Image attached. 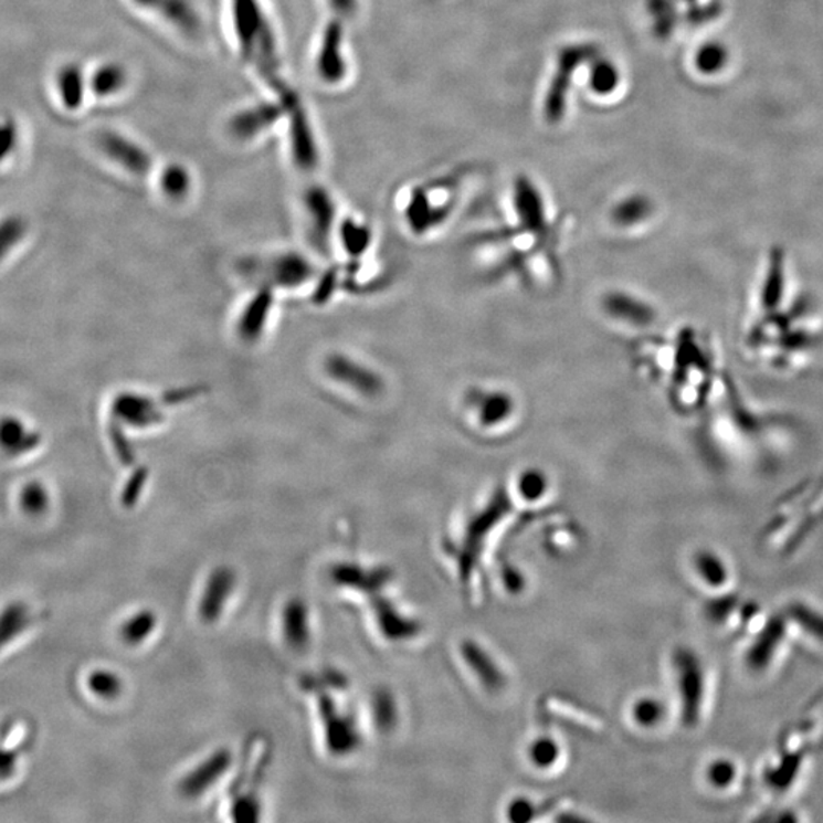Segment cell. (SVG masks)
I'll list each match as a JSON object with an SVG mask.
<instances>
[{
  "label": "cell",
  "mask_w": 823,
  "mask_h": 823,
  "mask_svg": "<svg viewBox=\"0 0 823 823\" xmlns=\"http://www.w3.org/2000/svg\"><path fill=\"white\" fill-rule=\"evenodd\" d=\"M231 10L241 57L275 94L287 110V116L303 110L298 92L293 89L283 74L276 32L260 0H231Z\"/></svg>",
  "instance_id": "1"
},
{
  "label": "cell",
  "mask_w": 823,
  "mask_h": 823,
  "mask_svg": "<svg viewBox=\"0 0 823 823\" xmlns=\"http://www.w3.org/2000/svg\"><path fill=\"white\" fill-rule=\"evenodd\" d=\"M345 23L329 19L323 31L316 54V71L329 86L342 83L347 76V60L344 55Z\"/></svg>",
  "instance_id": "2"
},
{
  "label": "cell",
  "mask_w": 823,
  "mask_h": 823,
  "mask_svg": "<svg viewBox=\"0 0 823 823\" xmlns=\"http://www.w3.org/2000/svg\"><path fill=\"white\" fill-rule=\"evenodd\" d=\"M283 118H287V110L278 99L260 103L234 115V118L229 120V131L239 140L255 139L271 130Z\"/></svg>",
  "instance_id": "3"
},
{
  "label": "cell",
  "mask_w": 823,
  "mask_h": 823,
  "mask_svg": "<svg viewBox=\"0 0 823 823\" xmlns=\"http://www.w3.org/2000/svg\"><path fill=\"white\" fill-rule=\"evenodd\" d=\"M98 146L107 158L114 160L124 170L135 176H144L150 171L151 156L146 148L140 147L135 140L126 138L116 131H103L98 136Z\"/></svg>",
  "instance_id": "4"
},
{
  "label": "cell",
  "mask_w": 823,
  "mask_h": 823,
  "mask_svg": "<svg viewBox=\"0 0 823 823\" xmlns=\"http://www.w3.org/2000/svg\"><path fill=\"white\" fill-rule=\"evenodd\" d=\"M134 2L139 8L160 15L184 34L196 35L202 30V20L190 0H134Z\"/></svg>",
  "instance_id": "5"
},
{
  "label": "cell",
  "mask_w": 823,
  "mask_h": 823,
  "mask_svg": "<svg viewBox=\"0 0 823 823\" xmlns=\"http://www.w3.org/2000/svg\"><path fill=\"white\" fill-rule=\"evenodd\" d=\"M305 212L308 217V226L315 235H328L335 220L336 207L331 196L323 187L308 188L304 197Z\"/></svg>",
  "instance_id": "6"
},
{
  "label": "cell",
  "mask_w": 823,
  "mask_h": 823,
  "mask_svg": "<svg viewBox=\"0 0 823 823\" xmlns=\"http://www.w3.org/2000/svg\"><path fill=\"white\" fill-rule=\"evenodd\" d=\"M40 441L39 433L30 432L20 423L19 420L8 419L0 420V449L10 456L23 455L38 449Z\"/></svg>",
  "instance_id": "7"
},
{
  "label": "cell",
  "mask_w": 823,
  "mask_h": 823,
  "mask_svg": "<svg viewBox=\"0 0 823 823\" xmlns=\"http://www.w3.org/2000/svg\"><path fill=\"white\" fill-rule=\"evenodd\" d=\"M59 89L64 107L67 110H76L82 107L84 94H86V78L78 64H66L59 72Z\"/></svg>",
  "instance_id": "8"
},
{
  "label": "cell",
  "mask_w": 823,
  "mask_h": 823,
  "mask_svg": "<svg viewBox=\"0 0 823 823\" xmlns=\"http://www.w3.org/2000/svg\"><path fill=\"white\" fill-rule=\"evenodd\" d=\"M128 83V72L123 64L106 63L92 75V92L99 98H108L119 94Z\"/></svg>",
  "instance_id": "9"
},
{
  "label": "cell",
  "mask_w": 823,
  "mask_h": 823,
  "mask_svg": "<svg viewBox=\"0 0 823 823\" xmlns=\"http://www.w3.org/2000/svg\"><path fill=\"white\" fill-rule=\"evenodd\" d=\"M782 285H784V252L773 249L770 255L769 271L764 288H762V304L766 310H773L781 303Z\"/></svg>",
  "instance_id": "10"
},
{
  "label": "cell",
  "mask_w": 823,
  "mask_h": 823,
  "mask_svg": "<svg viewBox=\"0 0 823 823\" xmlns=\"http://www.w3.org/2000/svg\"><path fill=\"white\" fill-rule=\"evenodd\" d=\"M608 310L614 317L630 320L637 325L650 323L653 319L652 308L625 295H612L608 300Z\"/></svg>",
  "instance_id": "11"
},
{
  "label": "cell",
  "mask_w": 823,
  "mask_h": 823,
  "mask_svg": "<svg viewBox=\"0 0 823 823\" xmlns=\"http://www.w3.org/2000/svg\"><path fill=\"white\" fill-rule=\"evenodd\" d=\"M160 188L171 199H183L191 190V176L182 165H170L160 175Z\"/></svg>",
  "instance_id": "12"
},
{
  "label": "cell",
  "mask_w": 823,
  "mask_h": 823,
  "mask_svg": "<svg viewBox=\"0 0 823 823\" xmlns=\"http://www.w3.org/2000/svg\"><path fill=\"white\" fill-rule=\"evenodd\" d=\"M28 618L27 609L23 605L14 604L0 614V648L8 644L15 634L27 627Z\"/></svg>",
  "instance_id": "13"
},
{
  "label": "cell",
  "mask_w": 823,
  "mask_h": 823,
  "mask_svg": "<svg viewBox=\"0 0 823 823\" xmlns=\"http://www.w3.org/2000/svg\"><path fill=\"white\" fill-rule=\"evenodd\" d=\"M696 568L700 577L704 578L706 583L718 588L725 583L728 578V570L716 553L704 551L698 553L696 558Z\"/></svg>",
  "instance_id": "14"
},
{
  "label": "cell",
  "mask_w": 823,
  "mask_h": 823,
  "mask_svg": "<svg viewBox=\"0 0 823 823\" xmlns=\"http://www.w3.org/2000/svg\"><path fill=\"white\" fill-rule=\"evenodd\" d=\"M728 50L718 43H708L697 52L696 64L698 71L705 74H717L728 63Z\"/></svg>",
  "instance_id": "15"
},
{
  "label": "cell",
  "mask_w": 823,
  "mask_h": 823,
  "mask_svg": "<svg viewBox=\"0 0 823 823\" xmlns=\"http://www.w3.org/2000/svg\"><path fill=\"white\" fill-rule=\"evenodd\" d=\"M27 234V223L20 217H8L0 222V260Z\"/></svg>",
  "instance_id": "16"
},
{
  "label": "cell",
  "mask_w": 823,
  "mask_h": 823,
  "mask_svg": "<svg viewBox=\"0 0 823 823\" xmlns=\"http://www.w3.org/2000/svg\"><path fill=\"white\" fill-rule=\"evenodd\" d=\"M633 718L642 728H653L664 718V706L656 698H641L633 706Z\"/></svg>",
  "instance_id": "17"
},
{
  "label": "cell",
  "mask_w": 823,
  "mask_h": 823,
  "mask_svg": "<svg viewBox=\"0 0 823 823\" xmlns=\"http://www.w3.org/2000/svg\"><path fill=\"white\" fill-rule=\"evenodd\" d=\"M232 578L228 576L226 573H219L214 578V580L211 581L210 589H208V595L204 598V614L210 618H215V614L219 613L220 608H222V602L224 598V592H229V589H231Z\"/></svg>",
  "instance_id": "18"
},
{
  "label": "cell",
  "mask_w": 823,
  "mask_h": 823,
  "mask_svg": "<svg viewBox=\"0 0 823 823\" xmlns=\"http://www.w3.org/2000/svg\"><path fill=\"white\" fill-rule=\"evenodd\" d=\"M685 665L684 696L686 706H688V708H686V713H694L697 698L698 696H700V669H698L697 662H694L690 656H686Z\"/></svg>",
  "instance_id": "19"
},
{
  "label": "cell",
  "mask_w": 823,
  "mask_h": 823,
  "mask_svg": "<svg viewBox=\"0 0 823 823\" xmlns=\"http://www.w3.org/2000/svg\"><path fill=\"white\" fill-rule=\"evenodd\" d=\"M285 630L288 633V640L295 645L305 642V612L303 605H291L285 613Z\"/></svg>",
  "instance_id": "20"
},
{
  "label": "cell",
  "mask_w": 823,
  "mask_h": 823,
  "mask_svg": "<svg viewBox=\"0 0 823 823\" xmlns=\"http://www.w3.org/2000/svg\"><path fill=\"white\" fill-rule=\"evenodd\" d=\"M22 505L25 511L31 514H40L45 511L48 507V493L46 489L40 484L28 485L22 493Z\"/></svg>",
  "instance_id": "21"
},
{
  "label": "cell",
  "mask_w": 823,
  "mask_h": 823,
  "mask_svg": "<svg viewBox=\"0 0 823 823\" xmlns=\"http://www.w3.org/2000/svg\"><path fill=\"white\" fill-rule=\"evenodd\" d=\"M529 753H531L534 764L546 769V767L552 766L557 761L558 746L557 742L544 738V740L534 742Z\"/></svg>",
  "instance_id": "22"
},
{
  "label": "cell",
  "mask_w": 823,
  "mask_h": 823,
  "mask_svg": "<svg viewBox=\"0 0 823 823\" xmlns=\"http://www.w3.org/2000/svg\"><path fill=\"white\" fill-rule=\"evenodd\" d=\"M15 146H18V127L14 120H0V162L10 158Z\"/></svg>",
  "instance_id": "23"
},
{
  "label": "cell",
  "mask_w": 823,
  "mask_h": 823,
  "mask_svg": "<svg viewBox=\"0 0 823 823\" xmlns=\"http://www.w3.org/2000/svg\"><path fill=\"white\" fill-rule=\"evenodd\" d=\"M708 778L710 784L725 789L735 779V766L726 760L713 762L708 769Z\"/></svg>",
  "instance_id": "24"
},
{
  "label": "cell",
  "mask_w": 823,
  "mask_h": 823,
  "mask_svg": "<svg viewBox=\"0 0 823 823\" xmlns=\"http://www.w3.org/2000/svg\"><path fill=\"white\" fill-rule=\"evenodd\" d=\"M89 685L94 689V693L104 697L116 696L120 688L118 678L114 674L104 672L95 673L94 676H91Z\"/></svg>",
  "instance_id": "25"
},
{
  "label": "cell",
  "mask_w": 823,
  "mask_h": 823,
  "mask_svg": "<svg viewBox=\"0 0 823 823\" xmlns=\"http://www.w3.org/2000/svg\"><path fill=\"white\" fill-rule=\"evenodd\" d=\"M151 624L152 620L150 614H139L138 618H135V620H131L124 625V640L127 642H139V640H143V637L150 632Z\"/></svg>",
  "instance_id": "26"
},
{
  "label": "cell",
  "mask_w": 823,
  "mask_h": 823,
  "mask_svg": "<svg viewBox=\"0 0 823 823\" xmlns=\"http://www.w3.org/2000/svg\"><path fill=\"white\" fill-rule=\"evenodd\" d=\"M327 6L329 19L347 23L348 20L355 18L357 8H359V0H327Z\"/></svg>",
  "instance_id": "27"
},
{
  "label": "cell",
  "mask_w": 823,
  "mask_h": 823,
  "mask_svg": "<svg viewBox=\"0 0 823 823\" xmlns=\"http://www.w3.org/2000/svg\"><path fill=\"white\" fill-rule=\"evenodd\" d=\"M520 489L526 499L536 500L537 497L541 496V493H545V481L531 473L521 481Z\"/></svg>",
  "instance_id": "28"
},
{
  "label": "cell",
  "mask_w": 823,
  "mask_h": 823,
  "mask_svg": "<svg viewBox=\"0 0 823 823\" xmlns=\"http://www.w3.org/2000/svg\"><path fill=\"white\" fill-rule=\"evenodd\" d=\"M801 621L804 622L805 627L813 630V632L819 634V636H823V620L819 618L821 614L810 612V610H804V613H801Z\"/></svg>",
  "instance_id": "29"
},
{
  "label": "cell",
  "mask_w": 823,
  "mask_h": 823,
  "mask_svg": "<svg viewBox=\"0 0 823 823\" xmlns=\"http://www.w3.org/2000/svg\"><path fill=\"white\" fill-rule=\"evenodd\" d=\"M509 813H511L513 821H528V819L532 816V806L529 805L528 802L517 801L516 804L511 805V809H509Z\"/></svg>",
  "instance_id": "30"
},
{
  "label": "cell",
  "mask_w": 823,
  "mask_h": 823,
  "mask_svg": "<svg viewBox=\"0 0 823 823\" xmlns=\"http://www.w3.org/2000/svg\"><path fill=\"white\" fill-rule=\"evenodd\" d=\"M14 770V755L0 752V779L10 777Z\"/></svg>",
  "instance_id": "31"
}]
</instances>
